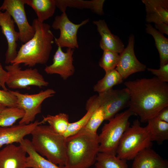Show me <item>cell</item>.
Wrapping results in <instances>:
<instances>
[{
  "label": "cell",
  "instance_id": "cell-1",
  "mask_svg": "<svg viewBox=\"0 0 168 168\" xmlns=\"http://www.w3.org/2000/svg\"><path fill=\"white\" fill-rule=\"evenodd\" d=\"M130 95L128 110L146 122L168 106V84L156 77L137 79L124 83Z\"/></svg>",
  "mask_w": 168,
  "mask_h": 168
},
{
  "label": "cell",
  "instance_id": "cell-2",
  "mask_svg": "<svg viewBox=\"0 0 168 168\" xmlns=\"http://www.w3.org/2000/svg\"><path fill=\"white\" fill-rule=\"evenodd\" d=\"M32 26L35 30L34 36L21 45L11 64H23L31 67L44 64L49 60L54 38L50 26L37 18L33 20Z\"/></svg>",
  "mask_w": 168,
  "mask_h": 168
},
{
  "label": "cell",
  "instance_id": "cell-3",
  "mask_svg": "<svg viewBox=\"0 0 168 168\" xmlns=\"http://www.w3.org/2000/svg\"><path fill=\"white\" fill-rule=\"evenodd\" d=\"M98 134L81 129L66 138L65 168H89L99 152Z\"/></svg>",
  "mask_w": 168,
  "mask_h": 168
},
{
  "label": "cell",
  "instance_id": "cell-4",
  "mask_svg": "<svg viewBox=\"0 0 168 168\" xmlns=\"http://www.w3.org/2000/svg\"><path fill=\"white\" fill-rule=\"evenodd\" d=\"M35 150L54 163L64 166L66 157V138L54 131L49 125L39 124L31 134Z\"/></svg>",
  "mask_w": 168,
  "mask_h": 168
},
{
  "label": "cell",
  "instance_id": "cell-5",
  "mask_svg": "<svg viewBox=\"0 0 168 168\" xmlns=\"http://www.w3.org/2000/svg\"><path fill=\"white\" fill-rule=\"evenodd\" d=\"M152 142L146 127L141 126L138 120L136 119L123 134L117 150L116 156L127 161L133 160L140 152L151 147Z\"/></svg>",
  "mask_w": 168,
  "mask_h": 168
},
{
  "label": "cell",
  "instance_id": "cell-6",
  "mask_svg": "<svg viewBox=\"0 0 168 168\" xmlns=\"http://www.w3.org/2000/svg\"><path fill=\"white\" fill-rule=\"evenodd\" d=\"M132 113L128 109L117 114L109 120L98 135L99 152L116 155L117 150L123 134L129 127L128 119Z\"/></svg>",
  "mask_w": 168,
  "mask_h": 168
},
{
  "label": "cell",
  "instance_id": "cell-7",
  "mask_svg": "<svg viewBox=\"0 0 168 168\" xmlns=\"http://www.w3.org/2000/svg\"><path fill=\"white\" fill-rule=\"evenodd\" d=\"M5 68L8 74L6 85L10 88L29 89L32 86L41 88L49 84L36 68L22 70L20 64H11Z\"/></svg>",
  "mask_w": 168,
  "mask_h": 168
},
{
  "label": "cell",
  "instance_id": "cell-8",
  "mask_svg": "<svg viewBox=\"0 0 168 168\" xmlns=\"http://www.w3.org/2000/svg\"><path fill=\"white\" fill-rule=\"evenodd\" d=\"M12 92L16 97V107L24 111V116L19 122V124H24L32 123L36 115L41 112L43 102L54 96L56 93L54 90L50 88L33 94L21 93L18 91Z\"/></svg>",
  "mask_w": 168,
  "mask_h": 168
},
{
  "label": "cell",
  "instance_id": "cell-9",
  "mask_svg": "<svg viewBox=\"0 0 168 168\" xmlns=\"http://www.w3.org/2000/svg\"><path fill=\"white\" fill-rule=\"evenodd\" d=\"M89 21L86 19L79 24H75L68 19L66 12L56 16L52 24V27L55 30H59L60 35L54 41L58 47H67L72 49L78 48L77 32L79 28Z\"/></svg>",
  "mask_w": 168,
  "mask_h": 168
},
{
  "label": "cell",
  "instance_id": "cell-10",
  "mask_svg": "<svg viewBox=\"0 0 168 168\" xmlns=\"http://www.w3.org/2000/svg\"><path fill=\"white\" fill-rule=\"evenodd\" d=\"M25 0H4L0 6V11L5 10L10 15L18 28L19 40L25 43L34 36L35 30L29 23L24 5Z\"/></svg>",
  "mask_w": 168,
  "mask_h": 168
},
{
  "label": "cell",
  "instance_id": "cell-11",
  "mask_svg": "<svg viewBox=\"0 0 168 168\" xmlns=\"http://www.w3.org/2000/svg\"><path fill=\"white\" fill-rule=\"evenodd\" d=\"M98 98L105 114V120H109L124 108L128 107L130 100L129 91L126 88H112L98 94Z\"/></svg>",
  "mask_w": 168,
  "mask_h": 168
},
{
  "label": "cell",
  "instance_id": "cell-12",
  "mask_svg": "<svg viewBox=\"0 0 168 168\" xmlns=\"http://www.w3.org/2000/svg\"><path fill=\"white\" fill-rule=\"evenodd\" d=\"M134 43V36L131 34L127 46L119 55V62L115 69L123 80L133 73L144 71L146 69V66L141 63L135 56Z\"/></svg>",
  "mask_w": 168,
  "mask_h": 168
},
{
  "label": "cell",
  "instance_id": "cell-13",
  "mask_svg": "<svg viewBox=\"0 0 168 168\" xmlns=\"http://www.w3.org/2000/svg\"><path fill=\"white\" fill-rule=\"evenodd\" d=\"M74 49L67 48L63 52L62 48L58 47L53 57V63L47 66L44 71L47 74H57L64 80L73 75L75 71L73 55Z\"/></svg>",
  "mask_w": 168,
  "mask_h": 168
},
{
  "label": "cell",
  "instance_id": "cell-14",
  "mask_svg": "<svg viewBox=\"0 0 168 168\" xmlns=\"http://www.w3.org/2000/svg\"><path fill=\"white\" fill-rule=\"evenodd\" d=\"M15 22L10 15L6 11H0V27L7 42L8 47L5 54V63L9 64L16 58L17 51V41L19 34L15 28Z\"/></svg>",
  "mask_w": 168,
  "mask_h": 168
},
{
  "label": "cell",
  "instance_id": "cell-15",
  "mask_svg": "<svg viewBox=\"0 0 168 168\" xmlns=\"http://www.w3.org/2000/svg\"><path fill=\"white\" fill-rule=\"evenodd\" d=\"M26 154L20 145H6L0 150V168H26Z\"/></svg>",
  "mask_w": 168,
  "mask_h": 168
},
{
  "label": "cell",
  "instance_id": "cell-16",
  "mask_svg": "<svg viewBox=\"0 0 168 168\" xmlns=\"http://www.w3.org/2000/svg\"><path fill=\"white\" fill-rule=\"evenodd\" d=\"M39 124H41L40 122L36 120L28 124H19L9 127H0V148L5 145L19 143Z\"/></svg>",
  "mask_w": 168,
  "mask_h": 168
},
{
  "label": "cell",
  "instance_id": "cell-17",
  "mask_svg": "<svg viewBox=\"0 0 168 168\" xmlns=\"http://www.w3.org/2000/svg\"><path fill=\"white\" fill-rule=\"evenodd\" d=\"M101 36L100 46L103 50L120 53L124 49V45L119 37L112 34L104 20L93 21Z\"/></svg>",
  "mask_w": 168,
  "mask_h": 168
},
{
  "label": "cell",
  "instance_id": "cell-18",
  "mask_svg": "<svg viewBox=\"0 0 168 168\" xmlns=\"http://www.w3.org/2000/svg\"><path fill=\"white\" fill-rule=\"evenodd\" d=\"M146 12V21L149 24H168V0H142Z\"/></svg>",
  "mask_w": 168,
  "mask_h": 168
},
{
  "label": "cell",
  "instance_id": "cell-19",
  "mask_svg": "<svg viewBox=\"0 0 168 168\" xmlns=\"http://www.w3.org/2000/svg\"><path fill=\"white\" fill-rule=\"evenodd\" d=\"M19 145L28 155L26 157V168H65L54 163L38 153L29 140L24 138Z\"/></svg>",
  "mask_w": 168,
  "mask_h": 168
},
{
  "label": "cell",
  "instance_id": "cell-20",
  "mask_svg": "<svg viewBox=\"0 0 168 168\" xmlns=\"http://www.w3.org/2000/svg\"><path fill=\"white\" fill-rule=\"evenodd\" d=\"M133 160L131 168H156L167 161L151 147L140 152Z\"/></svg>",
  "mask_w": 168,
  "mask_h": 168
},
{
  "label": "cell",
  "instance_id": "cell-21",
  "mask_svg": "<svg viewBox=\"0 0 168 168\" xmlns=\"http://www.w3.org/2000/svg\"><path fill=\"white\" fill-rule=\"evenodd\" d=\"M104 0H55L56 7L62 12H65L67 7L79 9H89L100 15H103Z\"/></svg>",
  "mask_w": 168,
  "mask_h": 168
},
{
  "label": "cell",
  "instance_id": "cell-22",
  "mask_svg": "<svg viewBox=\"0 0 168 168\" xmlns=\"http://www.w3.org/2000/svg\"><path fill=\"white\" fill-rule=\"evenodd\" d=\"M100 106L98 95L91 97L86 103V114L78 121L70 123L63 136L67 138L77 133L85 126L93 113Z\"/></svg>",
  "mask_w": 168,
  "mask_h": 168
},
{
  "label": "cell",
  "instance_id": "cell-23",
  "mask_svg": "<svg viewBox=\"0 0 168 168\" xmlns=\"http://www.w3.org/2000/svg\"><path fill=\"white\" fill-rule=\"evenodd\" d=\"M25 4L34 11L40 21H44L54 15L56 7L55 0H25Z\"/></svg>",
  "mask_w": 168,
  "mask_h": 168
},
{
  "label": "cell",
  "instance_id": "cell-24",
  "mask_svg": "<svg viewBox=\"0 0 168 168\" xmlns=\"http://www.w3.org/2000/svg\"><path fill=\"white\" fill-rule=\"evenodd\" d=\"M146 126L152 142L160 144L168 139V123L161 120L155 117L149 119Z\"/></svg>",
  "mask_w": 168,
  "mask_h": 168
},
{
  "label": "cell",
  "instance_id": "cell-25",
  "mask_svg": "<svg viewBox=\"0 0 168 168\" xmlns=\"http://www.w3.org/2000/svg\"><path fill=\"white\" fill-rule=\"evenodd\" d=\"M146 32L154 38L160 56V66L168 63V39L150 24H146Z\"/></svg>",
  "mask_w": 168,
  "mask_h": 168
},
{
  "label": "cell",
  "instance_id": "cell-26",
  "mask_svg": "<svg viewBox=\"0 0 168 168\" xmlns=\"http://www.w3.org/2000/svg\"><path fill=\"white\" fill-rule=\"evenodd\" d=\"M127 161L115 155L99 152L94 164L95 168H128Z\"/></svg>",
  "mask_w": 168,
  "mask_h": 168
},
{
  "label": "cell",
  "instance_id": "cell-27",
  "mask_svg": "<svg viewBox=\"0 0 168 168\" xmlns=\"http://www.w3.org/2000/svg\"><path fill=\"white\" fill-rule=\"evenodd\" d=\"M123 79L115 69L106 72L103 78L98 81L93 87V91L99 93L106 91L114 86L122 83Z\"/></svg>",
  "mask_w": 168,
  "mask_h": 168
},
{
  "label": "cell",
  "instance_id": "cell-28",
  "mask_svg": "<svg viewBox=\"0 0 168 168\" xmlns=\"http://www.w3.org/2000/svg\"><path fill=\"white\" fill-rule=\"evenodd\" d=\"M40 122L41 124L47 123L54 131L63 136L70 123L68 115L64 113H60L54 115L48 114L43 116Z\"/></svg>",
  "mask_w": 168,
  "mask_h": 168
},
{
  "label": "cell",
  "instance_id": "cell-29",
  "mask_svg": "<svg viewBox=\"0 0 168 168\" xmlns=\"http://www.w3.org/2000/svg\"><path fill=\"white\" fill-rule=\"evenodd\" d=\"M23 110L17 107H6L0 113V127L13 125L18 119L24 116Z\"/></svg>",
  "mask_w": 168,
  "mask_h": 168
},
{
  "label": "cell",
  "instance_id": "cell-30",
  "mask_svg": "<svg viewBox=\"0 0 168 168\" xmlns=\"http://www.w3.org/2000/svg\"><path fill=\"white\" fill-rule=\"evenodd\" d=\"M105 120L103 108L100 106L93 113L85 126L82 129L92 133H97V130Z\"/></svg>",
  "mask_w": 168,
  "mask_h": 168
},
{
  "label": "cell",
  "instance_id": "cell-31",
  "mask_svg": "<svg viewBox=\"0 0 168 168\" xmlns=\"http://www.w3.org/2000/svg\"><path fill=\"white\" fill-rule=\"evenodd\" d=\"M119 55L117 53L108 50H103L99 64L105 72L115 69L119 62Z\"/></svg>",
  "mask_w": 168,
  "mask_h": 168
},
{
  "label": "cell",
  "instance_id": "cell-32",
  "mask_svg": "<svg viewBox=\"0 0 168 168\" xmlns=\"http://www.w3.org/2000/svg\"><path fill=\"white\" fill-rule=\"evenodd\" d=\"M0 105L6 107H16V98L11 91L0 90Z\"/></svg>",
  "mask_w": 168,
  "mask_h": 168
},
{
  "label": "cell",
  "instance_id": "cell-33",
  "mask_svg": "<svg viewBox=\"0 0 168 168\" xmlns=\"http://www.w3.org/2000/svg\"><path fill=\"white\" fill-rule=\"evenodd\" d=\"M148 71L155 76L160 81L162 82H168V63L160 66L158 69L148 68Z\"/></svg>",
  "mask_w": 168,
  "mask_h": 168
},
{
  "label": "cell",
  "instance_id": "cell-34",
  "mask_svg": "<svg viewBox=\"0 0 168 168\" xmlns=\"http://www.w3.org/2000/svg\"><path fill=\"white\" fill-rule=\"evenodd\" d=\"M8 76L7 72L4 70L0 63V87L3 90L7 91L6 86V82Z\"/></svg>",
  "mask_w": 168,
  "mask_h": 168
},
{
  "label": "cell",
  "instance_id": "cell-35",
  "mask_svg": "<svg viewBox=\"0 0 168 168\" xmlns=\"http://www.w3.org/2000/svg\"><path fill=\"white\" fill-rule=\"evenodd\" d=\"M155 117L161 120L168 123V106L160 110Z\"/></svg>",
  "mask_w": 168,
  "mask_h": 168
},
{
  "label": "cell",
  "instance_id": "cell-36",
  "mask_svg": "<svg viewBox=\"0 0 168 168\" xmlns=\"http://www.w3.org/2000/svg\"><path fill=\"white\" fill-rule=\"evenodd\" d=\"M156 29L162 34H165L168 35V24L165 23H161L158 24H155Z\"/></svg>",
  "mask_w": 168,
  "mask_h": 168
},
{
  "label": "cell",
  "instance_id": "cell-37",
  "mask_svg": "<svg viewBox=\"0 0 168 168\" xmlns=\"http://www.w3.org/2000/svg\"><path fill=\"white\" fill-rule=\"evenodd\" d=\"M156 168H168V162L167 161L163 165Z\"/></svg>",
  "mask_w": 168,
  "mask_h": 168
},
{
  "label": "cell",
  "instance_id": "cell-38",
  "mask_svg": "<svg viewBox=\"0 0 168 168\" xmlns=\"http://www.w3.org/2000/svg\"><path fill=\"white\" fill-rule=\"evenodd\" d=\"M5 107V106L0 105V113Z\"/></svg>",
  "mask_w": 168,
  "mask_h": 168
}]
</instances>
